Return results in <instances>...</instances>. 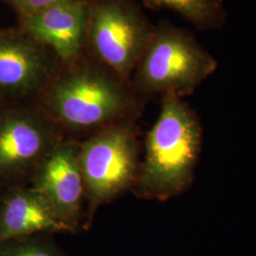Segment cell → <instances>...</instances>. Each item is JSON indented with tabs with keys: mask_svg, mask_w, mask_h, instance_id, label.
I'll return each mask as SVG.
<instances>
[{
	"mask_svg": "<svg viewBox=\"0 0 256 256\" xmlns=\"http://www.w3.org/2000/svg\"><path fill=\"white\" fill-rule=\"evenodd\" d=\"M38 106L62 129L90 135L111 124L136 120L142 98L131 82L84 50L60 64L36 97Z\"/></svg>",
	"mask_w": 256,
	"mask_h": 256,
	"instance_id": "obj_1",
	"label": "cell"
},
{
	"mask_svg": "<svg viewBox=\"0 0 256 256\" xmlns=\"http://www.w3.org/2000/svg\"><path fill=\"white\" fill-rule=\"evenodd\" d=\"M202 144V124L196 112L182 98L162 96L132 190L142 198L162 202L187 191L194 180Z\"/></svg>",
	"mask_w": 256,
	"mask_h": 256,
	"instance_id": "obj_2",
	"label": "cell"
},
{
	"mask_svg": "<svg viewBox=\"0 0 256 256\" xmlns=\"http://www.w3.org/2000/svg\"><path fill=\"white\" fill-rule=\"evenodd\" d=\"M218 68V62L186 28L168 21L155 32L130 82L144 99L153 95H190Z\"/></svg>",
	"mask_w": 256,
	"mask_h": 256,
	"instance_id": "obj_3",
	"label": "cell"
},
{
	"mask_svg": "<svg viewBox=\"0 0 256 256\" xmlns=\"http://www.w3.org/2000/svg\"><path fill=\"white\" fill-rule=\"evenodd\" d=\"M78 162L92 210L132 190L140 165L135 120L111 124L79 142Z\"/></svg>",
	"mask_w": 256,
	"mask_h": 256,
	"instance_id": "obj_4",
	"label": "cell"
},
{
	"mask_svg": "<svg viewBox=\"0 0 256 256\" xmlns=\"http://www.w3.org/2000/svg\"><path fill=\"white\" fill-rule=\"evenodd\" d=\"M154 32L134 0H90L86 50L130 82Z\"/></svg>",
	"mask_w": 256,
	"mask_h": 256,
	"instance_id": "obj_5",
	"label": "cell"
},
{
	"mask_svg": "<svg viewBox=\"0 0 256 256\" xmlns=\"http://www.w3.org/2000/svg\"><path fill=\"white\" fill-rule=\"evenodd\" d=\"M78 152L79 142L62 140L38 166L30 186L72 232L79 228L86 200Z\"/></svg>",
	"mask_w": 256,
	"mask_h": 256,
	"instance_id": "obj_6",
	"label": "cell"
},
{
	"mask_svg": "<svg viewBox=\"0 0 256 256\" xmlns=\"http://www.w3.org/2000/svg\"><path fill=\"white\" fill-rule=\"evenodd\" d=\"M64 132L38 106L0 120V172L32 176Z\"/></svg>",
	"mask_w": 256,
	"mask_h": 256,
	"instance_id": "obj_7",
	"label": "cell"
},
{
	"mask_svg": "<svg viewBox=\"0 0 256 256\" xmlns=\"http://www.w3.org/2000/svg\"><path fill=\"white\" fill-rule=\"evenodd\" d=\"M60 64L24 30L0 36V90L37 97Z\"/></svg>",
	"mask_w": 256,
	"mask_h": 256,
	"instance_id": "obj_8",
	"label": "cell"
},
{
	"mask_svg": "<svg viewBox=\"0 0 256 256\" xmlns=\"http://www.w3.org/2000/svg\"><path fill=\"white\" fill-rule=\"evenodd\" d=\"M90 0H70L23 16V30L48 48L61 64L86 50Z\"/></svg>",
	"mask_w": 256,
	"mask_h": 256,
	"instance_id": "obj_9",
	"label": "cell"
},
{
	"mask_svg": "<svg viewBox=\"0 0 256 256\" xmlns=\"http://www.w3.org/2000/svg\"><path fill=\"white\" fill-rule=\"evenodd\" d=\"M72 232L30 187L10 196L0 212V236L16 238Z\"/></svg>",
	"mask_w": 256,
	"mask_h": 256,
	"instance_id": "obj_10",
	"label": "cell"
},
{
	"mask_svg": "<svg viewBox=\"0 0 256 256\" xmlns=\"http://www.w3.org/2000/svg\"><path fill=\"white\" fill-rule=\"evenodd\" d=\"M154 10H171L200 30H220L227 21L224 0H142Z\"/></svg>",
	"mask_w": 256,
	"mask_h": 256,
	"instance_id": "obj_11",
	"label": "cell"
},
{
	"mask_svg": "<svg viewBox=\"0 0 256 256\" xmlns=\"http://www.w3.org/2000/svg\"><path fill=\"white\" fill-rule=\"evenodd\" d=\"M45 236L38 234L36 238H30L7 256H64L54 242Z\"/></svg>",
	"mask_w": 256,
	"mask_h": 256,
	"instance_id": "obj_12",
	"label": "cell"
},
{
	"mask_svg": "<svg viewBox=\"0 0 256 256\" xmlns=\"http://www.w3.org/2000/svg\"><path fill=\"white\" fill-rule=\"evenodd\" d=\"M12 6L18 10L21 18L28 16L43 10L48 9L57 4L70 0H9Z\"/></svg>",
	"mask_w": 256,
	"mask_h": 256,
	"instance_id": "obj_13",
	"label": "cell"
}]
</instances>
